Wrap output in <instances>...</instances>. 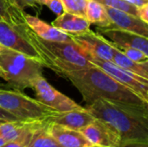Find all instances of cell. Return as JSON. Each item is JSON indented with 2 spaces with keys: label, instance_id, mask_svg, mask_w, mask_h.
Wrapping results in <instances>:
<instances>
[{
  "label": "cell",
  "instance_id": "16",
  "mask_svg": "<svg viewBox=\"0 0 148 147\" xmlns=\"http://www.w3.org/2000/svg\"><path fill=\"white\" fill-rule=\"evenodd\" d=\"M90 23L86 17L63 11L57 16L52 25L68 34H78L89 29Z\"/></svg>",
  "mask_w": 148,
  "mask_h": 147
},
{
  "label": "cell",
  "instance_id": "6",
  "mask_svg": "<svg viewBox=\"0 0 148 147\" xmlns=\"http://www.w3.org/2000/svg\"><path fill=\"white\" fill-rule=\"evenodd\" d=\"M30 88L34 90L37 101L58 113L85 109V107H81L75 101L56 90L42 75L31 82Z\"/></svg>",
  "mask_w": 148,
  "mask_h": 147
},
{
  "label": "cell",
  "instance_id": "33",
  "mask_svg": "<svg viewBox=\"0 0 148 147\" xmlns=\"http://www.w3.org/2000/svg\"><path fill=\"white\" fill-rule=\"evenodd\" d=\"M5 49H6V48H4L3 46H2V45L0 44V55H1L4 50H5Z\"/></svg>",
  "mask_w": 148,
  "mask_h": 147
},
{
  "label": "cell",
  "instance_id": "29",
  "mask_svg": "<svg viewBox=\"0 0 148 147\" xmlns=\"http://www.w3.org/2000/svg\"><path fill=\"white\" fill-rule=\"evenodd\" d=\"M0 120H4V121H9V122L10 121H17L18 120L16 117L11 115L10 113H8L7 111H5L2 107H0Z\"/></svg>",
  "mask_w": 148,
  "mask_h": 147
},
{
  "label": "cell",
  "instance_id": "7",
  "mask_svg": "<svg viewBox=\"0 0 148 147\" xmlns=\"http://www.w3.org/2000/svg\"><path fill=\"white\" fill-rule=\"evenodd\" d=\"M89 61L95 66L109 75L113 79L127 87L145 101L148 102V80L118 67L111 61L100 59H89Z\"/></svg>",
  "mask_w": 148,
  "mask_h": 147
},
{
  "label": "cell",
  "instance_id": "12",
  "mask_svg": "<svg viewBox=\"0 0 148 147\" xmlns=\"http://www.w3.org/2000/svg\"><path fill=\"white\" fill-rule=\"evenodd\" d=\"M106 10L111 21L110 27L131 31L147 37V23L140 20L138 16L110 7H106Z\"/></svg>",
  "mask_w": 148,
  "mask_h": 147
},
{
  "label": "cell",
  "instance_id": "28",
  "mask_svg": "<svg viewBox=\"0 0 148 147\" xmlns=\"http://www.w3.org/2000/svg\"><path fill=\"white\" fill-rule=\"evenodd\" d=\"M137 16L145 23H148V3L138 8Z\"/></svg>",
  "mask_w": 148,
  "mask_h": 147
},
{
  "label": "cell",
  "instance_id": "10",
  "mask_svg": "<svg viewBox=\"0 0 148 147\" xmlns=\"http://www.w3.org/2000/svg\"><path fill=\"white\" fill-rule=\"evenodd\" d=\"M0 44L6 49L20 52L41 62L40 55L36 49L16 29L15 25L2 20H0Z\"/></svg>",
  "mask_w": 148,
  "mask_h": 147
},
{
  "label": "cell",
  "instance_id": "9",
  "mask_svg": "<svg viewBox=\"0 0 148 147\" xmlns=\"http://www.w3.org/2000/svg\"><path fill=\"white\" fill-rule=\"evenodd\" d=\"M80 132L95 147H118L122 142L121 135L114 127L98 119Z\"/></svg>",
  "mask_w": 148,
  "mask_h": 147
},
{
  "label": "cell",
  "instance_id": "31",
  "mask_svg": "<svg viewBox=\"0 0 148 147\" xmlns=\"http://www.w3.org/2000/svg\"><path fill=\"white\" fill-rule=\"evenodd\" d=\"M5 144H6V141L0 136V147H3Z\"/></svg>",
  "mask_w": 148,
  "mask_h": 147
},
{
  "label": "cell",
  "instance_id": "32",
  "mask_svg": "<svg viewBox=\"0 0 148 147\" xmlns=\"http://www.w3.org/2000/svg\"><path fill=\"white\" fill-rule=\"evenodd\" d=\"M0 78H3V80H4V78H5V75H4V72H3V70L1 68V67H0Z\"/></svg>",
  "mask_w": 148,
  "mask_h": 147
},
{
  "label": "cell",
  "instance_id": "25",
  "mask_svg": "<svg viewBox=\"0 0 148 147\" xmlns=\"http://www.w3.org/2000/svg\"><path fill=\"white\" fill-rule=\"evenodd\" d=\"M33 129L30 132H29L28 133H26L25 135H23V137H21V138H19V139H17L16 140L10 141V142H6V144L3 147H27L28 143H29V141L30 139V137H31Z\"/></svg>",
  "mask_w": 148,
  "mask_h": 147
},
{
  "label": "cell",
  "instance_id": "24",
  "mask_svg": "<svg viewBox=\"0 0 148 147\" xmlns=\"http://www.w3.org/2000/svg\"><path fill=\"white\" fill-rule=\"evenodd\" d=\"M36 1L39 5L47 6L53 13H55L57 16L61 15L64 11L61 0H36Z\"/></svg>",
  "mask_w": 148,
  "mask_h": 147
},
{
  "label": "cell",
  "instance_id": "18",
  "mask_svg": "<svg viewBox=\"0 0 148 147\" xmlns=\"http://www.w3.org/2000/svg\"><path fill=\"white\" fill-rule=\"evenodd\" d=\"M112 62L118 67L128 70L144 79L148 80V61L138 62L129 59L120 49L114 47Z\"/></svg>",
  "mask_w": 148,
  "mask_h": 147
},
{
  "label": "cell",
  "instance_id": "21",
  "mask_svg": "<svg viewBox=\"0 0 148 147\" xmlns=\"http://www.w3.org/2000/svg\"><path fill=\"white\" fill-rule=\"evenodd\" d=\"M66 12L86 17V10L88 0H61Z\"/></svg>",
  "mask_w": 148,
  "mask_h": 147
},
{
  "label": "cell",
  "instance_id": "27",
  "mask_svg": "<svg viewBox=\"0 0 148 147\" xmlns=\"http://www.w3.org/2000/svg\"><path fill=\"white\" fill-rule=\"evenodd\" d=\"M118 147H148V141L126 140L122 141Z\"/></svg>",
  "mask_w": 148,
  "mask_h": 147
},
{
  "label": "cell",
  "instance_id": "26",
  "mask_svg": "<svg viewBox=\"0 0 148 147\" xmlns=\"http://www.w3.org/2000/svg\"><path fill=\"white\" fill-rule=\"evenodd\" d=\"M10 3L17 7L18 9L23 10L27 7H37L39 4L37 3L36 0H10Z\"/></svg>",
  "mask_w": 148,
  "mask_h": 147
},
{
  "label": "cell",
  "instance_id": "1",
  "mask_svg": "<svg viewBox=\"0 0 148 147\" xmlns=\"http://www.w3.org/2000/svg\"><path fill=\"white\" fill-rule=\"evenodd\" d=\"M62 77L70 81L87 104L102 99L113 102L148 107V102L95 65L65 72Z\"/></svg>",
  "mask_w": 148,
  "mask_h": 147
},
{
  "label": "cell",
  "instance_id": "4",
  "mask_svg": "<svg viewBox=\"0 0 148 147\" xmlns=\"http://www.w3.org/2000/svg\"><path fill=\"white\" fill-rule=\"evenodd\" d=\"M0 67L8 86L18 91L30 88L31 82L42 75L44 68L37 60L9 49L0 55Z\"/></svg>",
  "mask_w": 148,
  "mask_h": 147
},
{
  "label": "cell",
  "instance_id": "13",
  "mask_svg": "<svg viewBox=\"0 0 148 147\" xmlns=\"http://www.w3.org/2000/svg\"><path fill=\"white\" fill-rule=\"evenodd\" d=\"M24 20L28 26L42 39L53 42H73L69 34L49 24L37 16L24 14Z\"/></svg>",
  "mask_w": 148,
  "mask_h": 147
},
{
  "label": "cell",
  "instance_id": "14",
  "mask_svg": "<svg viewBox=\"0 0 148 147\" xmlns=\"http://www.w3.org/2000/svg\"><path fill=\"white\" fill-rule=\"evenodd\" d=\"M48 129L52 137L62 147H95L80 131L69 129L50 121Z\"/></svg>",
  "mask_w": 148,
  "mask_h": 147
},
{
  "label": "cell",
  "instance_id": "8",
  "mask_svg": "<svg viewBox=\"0 0 148 147\" xmlns=\"http://www.w3.org/2000/svg\"><path fill=\"white\" fill-rule=\"evenodd\" d=\"M70 36L88 55V60L100 59L112 62L114 46L101 34L95 33L89 29L82 33L71 34Z\"/></svg>",
  "mask_w": 148,
  "mask_h": 147
},
{
  "label": "cell",
  "instance_id": "5",
  "mask_svg": "<svg viewBox=\"0 0 148 147\" xmlns=\"http://www.w3.org/2000/svg\"><path fill=\"white\" fill-rule=\"evenodd\" d=\"M0 107L20 121L44 120L58 113L36 99L14 89H0Z\"/></svg>",
  "mask_w": 148,
  "mask_h": 147
},
{
  "label": "cell",
  "instance_id": "23",
  "mask_svg": "<svg viewBox=\"0 0 148 147\" xmlns=\"http://www.w3.org/2000/svg\"><path fill=\"white\" fill-rule=\"evenodd\" d=\"M120 50L124 55H126L129 59H131L134 62H142L148 61V55H146L140 49H133V48H125V49H122Z\"/></svg>",
  "mask_w": 148,
  "mask_h": 147
},
{
  "label": "cell",
  "instance_id": "2",
  "mask_svg": "<svg viewBox=\"0 0 148 147\" xmlns=\"http://www.w3.org/2000/svg\"><path fill=\"white\" fill-rule=\"evenodd\" d=\"M85 108L95 119L114 127L122 141H148V107L98 99Z\"/></svg>",
  "mask_w": 148,
  "mask_h": 147
},
{
  "label": "cell",
  "instance_id": "34",
  "mask_svg": "<svg viewBox=\"0 0 148 147\" xmlns=\"http://www.w3.org/2000/svg\"><path fill=\"white\" fill-rule=\"evenodd\" d=\"M3 122H5L4 120H0V125L2 124V123H3Z\"/></svg>",
  "mask_w": 148,
  "mask_h": 147
},
{
  "label": "cell",
  "instance_id": "22",
  "mask_svg": "<svg viewBox=\"0 0 148 147\" xmlns=\"http://www.w3.org/2000/svg\"><path fill=\"white\" fill-rule=\"evenodd\" d=\"M95 1L104 5L105 7L117 9V10L130 13V14L137 16L138 8L133 4H130L129 3H127L125 0H95Z\"/></svg>",
  "mask_w": 148,
  "mask_h": 147
},
{
  "label": "cell",
  "instance_id": "17",
  "mask_svg": "<svg viewBox=\"0 0 148 147\" xmlns=\"http://www.w3.org/2000/svg\"><path fill=\"white\" fill-rule=\"evenodd\" d=\"M49 123L48 119L36 123L27 147H62L49 133Z\"/></svg>",
  "mask_w": 148,
  "mask_h": 147
},
{
  "label": "cell",
  "instance_id": "3",
  "mask_svg": "<svg viewBox=\"0 0 148 147\" xmlns=\"http://www.w3.org/2000/svg\"><path fill=\"white\" fill-rule=\"evenodd\" d=\"M15 27L36 49L43 67L50 68L60 76L65 72L87 68L94 65L74 41L65 42L43 40L26 23Z\"/></svg>",
  "mask_w": 148,
  "mask_h": 147
},
{
  "label": "cell",
  "instance_id": "30",
  "mask_svg": "<svg viewBox=\"0 0 148 147\" xmlns=\"http://www.w3.org/2000/svg\"><path fill=\"white\" fill-rule=\"evenodd\" d=\"M125 1H127L130 4H133V5L136 6L137 8L141 7L142 5L148 3V0H125Z\"/></svg>",
  "mask_w": 148,
  "mask_h": 147
},
{
  "label": "cell",
  "instance_id": "11",
  "mask_svg": "<svg viewBox=\"0 0 148 147\" xmlns=\"http://www.w3.org/2000/svg\"><path fill=\"white\" fill-rule=\"evenodd\" d=\"M98 31L99 34L108 38L118 49L133 48L140 49L146 55H148V40L146 36L112 27L99 28Z\"/></svg>",
  "mask_w": 148,
  "mask_h": 147
},
{
  "label": "cell",
  "instance_id": "20",
  "mask_svg": "<svg viewBox=\"0 0 148 147\" xmlns=\"http://www.w3.org/2000/svg\"><path fill=\"white\" fill-rule=\"evenodd\" d=\"M0 20L11 25L25 23L23 10L13 5L10 0H0Z\"/></svg>",
  "mask_w": 148,
  "mask_h": 147
},
{
  "label": "cell",
  "instance_id": "19",
  "mask_svg": "<svg viewBox=\"0 0 148 147\" xmlns=\"http://www.w3.org/2000/svg\"><path fill=\"white\" fill-rule=\"evenodd\" d=\"M86 18L90 23H94L99 28H108L111 25V21L107 13L106 7L95 0H88V2Z\"/></svg>",
  "mask_w": 148,
  "mask_h": 147
},
{
  "label": "cell",
  "instance_id": "15",
  "mask_svg": "<svg viewBox=\"0 0 148 147\" xmlns=\"http://www.w3.org/2000/svg\"><path fill=\"white\" fill-rule=\"evenodd\" d=\"M48 120L52 123L62 126L64 127L80 131L91 124L95 118L85 108L83 110H72L56 113Z\"/></svg>",
  "mask_w": 148,
  "mask_h": 147
}]
</instances>
